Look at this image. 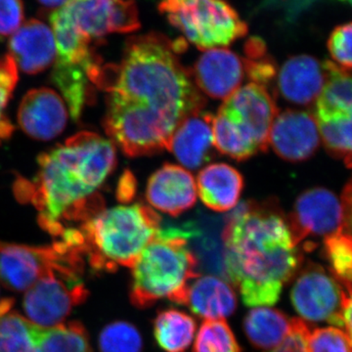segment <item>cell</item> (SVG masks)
<instances>
[{
  "label": "cell",
  "instance_id": "f546056e",
  "mask_svg": "<svg viewBox=\"0 0 352 352\" xmlns=\"http://www.w3.org/2000/svg\"><path fill=\"white\" fill-rule=\"evenodd\" d=\"M18 82V67L10 54L0 58V142L6 140L12 134L13 126L4 109L8 104Z\"/></svg>",
  "mask_w": 352,
  "mask_h": 352
},
{
  "label": "cell",
  "instance_id": "6da1fadb",
  "mask_svg": "<svg viewBox=\"0 0 352 352\" xmlns=\"http://www.w3.org/2000/svg\"><path fill=\"white\" fill-rule=\"evenodd\" d=\"M182 47L159 32L131 36L120 64L95 69L91 82L108 94L104 127L127 157L168 150L180 122L204 110L205 97L178 56Z\"/></svg>",
  "mask_w": 352,
  "mask_h": 352
},
{
  "label": "cell",
  "instance_id": "ac0fdd59",
  "mask_svg": "<svg viewBox=\"0 0 352 352\" xmlns=\"http://www.w3.org/2000/svg\"><path fill=\"white\" fill-rule=\"evenodd\" d=\"M276 76L279 94L289 103L300 106L318 99L328 78L324 62L309 55L289 58Z\"/></svg>",
  "mask_w": 352,
  "mask_h": 352
},
{
  "label": "cell",
  "instance_id": "3957f363",
  "mask_svg": "<svg viewBox=\"0 0 352 352\" xmlns=\"http://www.w3.org/2000/svg\"><path fill=\"white\" fill-rule=\"evenodd\" d=\"M221 240L227 276L245 305H275L302 261L288 219L277 204H241L227 217Z\"/></svg>",
  "mask_w": 352,
  "mask_h": 352
},
{
  "label": "cell",
  "instance_id": "484cf974",
  "mask_svg": "<svg viewBox=\"0 0 352 352\" xmlns=\"http://www.w3.org/2000/svg\"><path fill=\"white\" fill-rule=\"evenodd\" d=\"M34 352H94L87 329L80 322L38 328Z\"/></svg>",
  "mask_w": 352,
  "mask_h": 352
},
{
  "label": "cell",
  "instance_id": "4dcf8cb0",
  "mask_svg": "<svg viewBox=\"0 0 352 352\" xmlns=\"http://www.w3.org/2000/svg\"><path fill=\"white\" fill-rule=\"evenodd\" d=\"M307 349V352H352V340L340 329L319 328L309 332Z\"/></svg>",
  "mask_w": 352,
  "mask_h": 352
},
{
  "label": "cell",
  "instance_id": "30bf717a",
  "mask_svg": "<svg viewBox=\"0 0 352 352\" xmlns=\"http://www.w3.org/2000/svg\"><path fill=\"white\" fill-rule=\"evenodd\" d=\"M88 291L80 279L50 273L25 291L23 309L25 318L41 328L64 323L74 307L82 305Z\"/></svg>",
  "mask_w": 352,
  "mask_h": 352
},
{
  "label": "cell",
  "instance_id": "8d00e7d4",
  "mask_svg": "<svg viewBox=\"0 0 352 352\" xmlns=\"http://www.w3.org/2000/svg\"><path fill=\"white\" fill-rule=\"evenodd\" d=\"M344 327L346 328L347 335L352 340V291L347 294L344 309Z\"/></svg>",
  "mask_w": 352,
  "mask_h": 352
},
{
  "label": "cell",
  "instance_id": "d6a6232c",
  "mask_svg": "<svg viewBox=\"0 0 352 352\" xmlns=\"http://www.w3.org/2000/svg\"><path fill=\"white\" fill-rule=\"evenodd\" d=\"M24 20L22 0H0V36L13 34Z\"/></svg>",
  "mask_w": 352,
  "mask_h": 352
},
{
  "label": "cell",
  "instance_id": "603a6c76",
  "mask_svg": "<svg viewBox=\"0 0 352 352\" xmlns=\"http://www.w3.org/2000/svg\"><path fill=\"white\" fill-rule=\"evenodd\" d=\"M244 330L252 346L272 351L288 338L292 320L275 308L254 307L245 315Z\"/></svg>",
  "mask_w": 352,
  "mask_h": 352
},
{
  "label": "cell",
  "instance_id": "7c38bea8",
  "mask_svg": "<svg viewBox=\"0 0 352 352\" xmlns=\"http://www.w3.org/2000/svg\"><path fill=\"white\" fill-rule=\"evenodd\" d=\"M62 7L78 31L90 41L140 29L134 0H69Z\"/></svg>",
  "mask_w": 352,
  "mask_h": 352
},
{
  "label": "cell",
  "instance_id": "4316f807",
  "mask_svg": "<svg viewBox=\"0 0 352 352\" xmlns=\"http://www.w3.org/2000/svg\"><path fill=\"white\" fill-rule=\"evenodd\" d=\"M192 352H242L239 342L224 319L204 320Z\"/></svg>",
  "mask_w": 352,
  "mask_h": 352
},
{
  "label": "cell",
  "instance_id": "9a60e30c",
  "mask_svg": "<svg viewBox=\"0 0 352 352\" xmlns=\"http://www.w3.org/2000/svg\"><path fill=\"white\" fill-rule=\"evenodd\" d=\"M191 74L201 92L226 100L244 80V58L226 48L206 50L197 60Z\"/></svg>",
  "mask_w": 352,
  "mask_h": 352
},
{
  "label": "cell",
  "instance_id": "8fae6325",
  "mask_svg": "<svg viewBox=\"0 0 352 352\" xmlns=\"http://www.w3.org/2000/svg\"><path fill=\"white\" fill-rule=\"evenodd\" d=\"M347 293L337 280L320 266H309L296 278L291 300L303 320L327 322L344 327Z\"/></svg>",
  "mask_w": 352,
  "mask_h": 352
},
{
  "label": "cell",
  "instance_id": "cb8c5ba5",
  "mask_svg": "<svg viewBox=\"0 0 352 352\" xmlns=\"http://www.w3.org/2000/svg\"><path fill=\"white\" fill-rule=\"evenodd\" d=\"M13 298L0 300V352H34L38 326L14 311Z\"/></svg>",
  "mask_w": 352,
  "mask_h": 352
},
{
  "label": "cell",
  "instance_id": "1f68e13d",
  "mask_svg": "<svg viewBox=\"0 0 352 352\" xmlns=\"http://www.w3.org/2000/svg\"><path fill=\"white\" fill-rule=\"evenodd\" d=\"M328 50L340 68L352 69V22L333 29L329 36Z\"/></svg>",
  "mask_w": 352,
  "mask_h": 352
},
{
  "label": "cell",
  "instance_id": "83f0119b",
  "mask_svg": "<svg viewBox=\"0 0 352 352\" xmlns=\"http://www.w3.org/2000/svg\"><path fill=\"white\" fill-rule=\"evenodd\" d=\"M98 346L100 352H142L143 340L135 326L116 321L101 331Z\"/></svg>",
  "mask_w": 352,
  "mask_h": 352
},
{
  "label": "cell",
  "instance_id": "5bb4252c",
  "mask_svg": "<svg viewBox=\"0 0 352 352\" xmlns=\"http://www.w3.org/2000/svg\"><path fill=\"white\" fill-rule=\"evenodd\" d=\"M320 133L314 116L305 111L278 113L270 135V146L285 161L298 163L314 156Z\"/></svg>",
  "mask_w": 352,
  "mask_h": 352
},
{
  "label": "cell",
  "instance_id": "9c48e42d",
  "mask_svg": "<svg viewBox=\"0 0 352 352\" xmlns=\"http://www.w3.org/2000/svg\"><path fill=\"white\" fill-rule=\"evenodd\" d=\"M278 113L276 102L267 88L249 82L226 99L217 115L234 133L259 152L270 147L271 127Z\"/></svg>",
  "mask_w": 352,
  "mask_h": 352
},
{
  "label": "cell",
  "instance_id": "e0dca14e",
  "mask_svg": "<svg viewBox=\"0 0 352 352\" xmlns=\"http://www.w3.org/2000/svg\"><path fill=\"white\" fill-rule=\"evenodd\" d=\"M197 195L193 175L186 168L171 164L153 173L146 188L148 203L171 217H178L193 207Z\"/></svg>",
  "mask_w": 352,
  "mask_h": 352
},
{
  "label": "cell",
  "instance_id": "f1b7e54d",
  "mask_svg": "<svg viewBox=\"0 0 352 352\" xmlns=\"http://www.w3.org/2000/svg\"><path fill=\"white\" fill-rule=\"evenodd\" d=\"M324 245L333 275L349 293L352 291L351 236L346 232L337 234L324 240Z\"/></svg>",
  "mask_w": 352,
  "mask_h": 352
},
{
  "label": "cell",
  "instance_id": "5b68a950",
  "mask_svg": "<svg viewBox=\"0 0 352 352\" xmlns=\"http://www.w3.org/2000/svg\"><path fill=\"white\" fill-rule=\"evenodd\" d=\"M162 219L142 204L101 210L78 227L83 256L97 271L132 267L161 230Z\"/></svg>",
  "mask_w": 352,
  "mask_h": 352
},
{
  "label": "cell",
  "instance_id": "2e32d148",
  "mask_svg": "<svg viewBox=\"0 0 352 352\" xmlns=\"http://www.w3.org/2000/svg\"><path fill=\"white\" fill-rule=\"evenodd\" d=\"M67 120L64 99L50 88H36L28 92L18 111L21 129L36 140L57 138L66 127Z\"/></svg>",
  "mask_w": 352,
  "mask_h": 352
},
{
  "label": "cell",
  "instance_id": "ba28073f",
  "mask_svg": "<svg viewBox=\"0 0 352 352\" xmlns=\"http://www.w3.org/2000/svg\"><path fill=\"white\" fill-rule=\"evenodd\" d=\"M327 82L315 105V120L326 149L352 168V76L324 62Z\"/></svg>",
  "mask_w": 352,
  "mask_h": 352
},
{
  "label": "cell",
  "instance_id": "d4e9b609",
  "mask_svg": "<svg viewBox=\"0 0 352 352\" xmlns=\"http://www.w3.org/2000/svg\"><path fill=\"white\" fill-rule=\"evenodd\" d=\"M197 331L196 321L180 310H163L154 321V336L166 352H186Z\"/></svg>",
  "mask_w": 352,
  "mask_h": 352
},
{
  "label": "cell",
  "instance_id": "836d02e7",
  "mask_svg": "<svg viewBox=\"0 0 352 352\" xmlns=\"http://www.w3.org/2000/svg\"><path fill=\"white\" fill-rule=\"evenodd\" d=\"M310 330L307 324L300 319H292V331L276 349L270 352H307V342Z\"/></svg>",
  "mask_w": 352,
  "mask_h": 352
},
{
  "label": "cell",
  "instance_id": "e575fe53",
  "mask_svg": "<svg viewBox=\"0 0 352 352\" xmlns=\"http://www.w3.org/2000/svg\"><path fill=\"white\" fill-rule=\"evenodd\" d=\"M342 210L344 214V232L349 234L352 237V178L347 183L342 197Z\"/></svg>",
  "mask_w": 352,
  "mask_h": 352
},
{
  "label": "cell",
  "instance_id": "7402d4cb",
  "mask_svg": "<svg viewBox=\"0 0 352 352\" xmlns=\"http://www.w3.org/2000/svg\"><path fill=\"white\" fill-rule=\"evenodd\" d=\"M186 305L204 320H217L234 314L237 296L232 286L221 278L206 275L190 284Z\"/></svg>",
  "mask_w": 352,
  "mask_h": 352
},
{
  "label": "cell",
  "instance_id": "277c9868",
  "mask_svg": "<svg viewBox=\"0 0 352 352\" xmlns=\"http://www.w3.org/2000/svg\"><path fill=\"white\" fill-rule=\"evenodd\" d=\"M193 234V226L161 228L131 267L129 298L134 307L147 308L162 300L186 305L190 284L200 276L188 245Z\"/></svg>",
  "mask_w": 352,
  "mask_h": 352
},
{
  "label": "cell",
  "instance_id": "74e56055",
  "mask_svg": "<svg viewBox=\"0 0 352 352\" xmlns=\"http://www.w3.org/2000/svg\"><path fill=\"white\" fill-rule=\"evenodd\" d=\"M38 3L46 10H57L64 6L69 0H38Z\"/></svg>",
  "mask_w": 352,
  "mask_h": 352
},
{
  "label": "cell",
  "instance_id": "4fadbf2b",
  "mask_svg": "<svg viewBox=\"0 0 352 352\" xmlns=\"http://www.w3.org/2000/svg\"><path fill=\"white\" fill-rule=\"evenodd\" d=\"M296 245L308 237L324 240L344 232V214L337 196L325 188H312L296 199L288 219Z\"/></svg>",
  "mask_w": 352,
  "mask_h": 352
},
{
  "label": "cell",
  "instance_id": "d590c367",
  "mask_svg": "<svg viewBox=\"0 0 352 352\" xmlns=\"http://www.w3.org/2000/svg\"><path fill=\"white\" fill-rule=\"evenodd\" d=\"M135 179L132 173H124L120 178L119 188H118V198L122 201H131L135 193Z\"/></svg>",
  "mask_w": 352,
  "mask_h": 352
},
{
  "label": "cell",
  "instance_id": "8992f818",
  "mask_svg": "<svg viewBox=\"0 0 352 352\" xmlns=\"http://www.w3.org/2000/svg\"><path fill=\"white\" fill-rule=\"evenodd\" d=\"M159 10L204 51L226 47L248 34L247 24L224 0H160Z\"/></svg>",
  "mask_w": 352,
  "mask_h": 352
},
{
  "label": "cell",
  "instance_id": "52a82bcc",
  "mask_svg": "<svg viewBox=\"0 0 352 352\" xmlns=\"http://www.w3.org/2000/svg\"><path fill=\"white\" fill-rule=\"evenodd\" d=\"M82 256L62 240L47 247L0 242V282L10 291L25 292L50 273L80 279Z\"/></svg>",
  "mask_w": 352,
  "mask_h": 352
},
{
  "label": "cell",
  "instance_id": "d6986e66",
  "mask_svg": "<svg viewBox=\"0 0 352 352\" xmlns=\"http://www.w3.org/2000/svg\"><path fill=\"white\" fill-rule=\"evenodd\" d=\"M212 113L201 110L191 113L176 127L168 149L184 168L195 170L214 156Z\"/></svg>",
  "mask_w": 352,
  "mask_h": 352
},
{
  "label": "cell",
  "instance_id": "ffe728a7",
  "mask_svg": "<svg viewBox=\"0 0 352 352\" xmlns=\"http://www.w3.org/2000/svg\"><path fill=\"white\" fill-rule=\"evenodd\" d=\"M9 50L17 67L32 75L41 73L56 60L52 30L38 19L28 21L14 32Z\"/></svg>",
  "mask_w": 352,
  "mask_h": 352
},
{
  "label": "cell",
  "instance_id": "44dd1931",
  "mask_svg": "<svg viewBox=\"0 0 352 352\" xmlns=\"http://www.w3.org/2000/svg\"><path fill=\"white\" fill-rule=\"evenodd\" d=\"M196 185L204 205L214 212H223L237 207L244 178L229 164H212L200 171Z\"/></svg>",
  "mask_w": 352,
  "mask_h": 352
},
{
  "label": "cell",
  "instance_id": "7a4b0ae2",
  "mask_svg": "<svg viewBox=\"0 0 352 352\" xmlns=\"http://www.w3.org/2000/svg\"><path fill=\"white\" fill-rule=\"evenodd\" d=\"M117 164L112 141L94 132H80L64 145L38 157L34 182L18 180L16 195L31 201L41 228L60 238L71 223L80 226L104 208L97 190Z\"/></svg>",
  "mask_w": 352,
  "mask_h": 352
}]
</instances>
